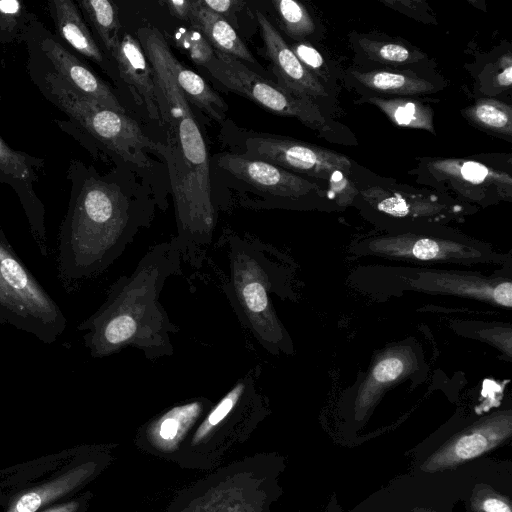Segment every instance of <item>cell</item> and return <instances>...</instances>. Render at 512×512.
<instances>
[{
    "mask_svg": "<svg viewBox=\"0 0 512 512\" xmlns=\"http://www.w3.org/2000/svg\"><path fill=\"white\" fill-rule=\"evenodd\" d=\"M138 37L152 68L160 125L166 127L162 155L172 186L182 261L199 267L216 225L206 143L188 99L172 74L166 40L153 27L139 29Z\"/></svg>",
    "mask_w": 512,
    "mask_h": 512,
    "instance_id": "obj_1",
    "label": "cell"
},
{
    "mask_svg": "<svg viewBox=\"0 0 512 512\" xmlns=\"http://www.w3.org/2000/svg\"><path fill=\"white\" fill-rule=\"evenodd\" d=\"M181 262L174 237L151 247L131 274L109 287L105 301L77 327L91 357L104 358L127 347L152 361L173 355L171 334L179 329L159 297L166 280L181 273Z\"/></svg>",
    "mask_w": 512,
    "mask_h": 512,
    "instance_id": "obj_2",
    "label": "cell"
},
{
    "mask_svg": "<svg viewBox=\"0 0 512 512\" xmlns=\"http://www.w3.org/2000/svg\"><path fill=\"white\" fill-rule=\"evenodd\" d=\"M140 224L119 188L87 180L61 228L59 276L80 281L101 274L122 255Z\"/></svg>",
    "mask_w": 512,
    "mask_h": 512,
    "instance_id": "obj_3",
    "label": "cell"
},
{
    "mask_svg": "<svg viewBox=\"0 0 512 512\" xmlns=\"http://www.w3.org/2000/svg\"><path fill=\"white\" fill-rule=\"evenodd\" d=\"M228 276L222 284L238 320L270 354L293 353L290 335L279 319L273 297L287 293V267L270 245L252 237H227Z\"/></svg>",
    "mask_w": 512,
    "mask_h": 512,
    "instance_id": "obj_4",
    "label": "cell"
},
{
    "mask_svg": "<svg viewBox=\"0 0 512 512\" xmlns=\"http://www.w3.org/2000/svg\"><path fill=\"white\" fill-rule=\"evenodd\" d=\"M256 366L214 403L185 442L176 463L182 469L209 471L247 442L270 414L269 400L258 386Z\"/></svg>",
    "mask_w": 512,
    "mask_h": 512,
    "instance_id": "obj_5",
    "label": "cell"
},
{
    "mask_svg": "<svg viewBox=\"0 0 512 512\" xmlns=\"http://www.w3.org/2000/svg\"><path fill=\"white\" fill-rule=\"evenodd\" d=\"M279 472L273 453L243 457L180 490L163 512H270L279 496Z\"/></svg>",
    "mask_w": 512,
    "mask_h": 512,
    "instance_id": "obj_6",
    "label": "cell"
},
{
    "mask_svg": "<svg viewBox=\"0 0 512 512\" xmlns=\"http://www.w3.org/2000/svg\"><path fill=\"white\" fill-rule=\"evenodd\" d=\"M46 84L58 107L124 160L139 167H149L145 149L163 154L164 144L152 141L125 113L97 106L81 98L57 74H48Z\"/></svg>",
    "mask_w": 512,
    "mask_h": 512,
    "instance_id": "obj_7",
    "label": "cell"
},
{
    "mask_svg": "<svg viewBox=\"0 0 512 512\" xmlns=\"http://www.w3.org/2000/svg\"><path fill=\"white\" fill-rule=\"evenodd\" d=\"M359 255L420 264H504L507 260L487 244L465 238L401 231L371 237L355 244Z\"/></svg>",
    "mask_w": 512,
    "mask_h": 512,
    "instance_id": "obj_8",
    "label": "cell"
},
{
    "mask_svg": "<svg viewBox=\"0 0 512 512\" xmlns=\"http://www.w3.org/2000/svg\"><path fill=\"white\" fill-rule=\"evenodd\" d=\"M226 89L238 93L261 107L283 116L299 119L311 129L328 130L327 119L311 99L296 96L247 68L239 59L214 50L204 66Z\"/></svg>",
    "mask_w": 512,
    "mask_h": 512,
    "instance_id": "obj_9",
    "label": "cell"
},
{
    "mask_svg": "<svg viewBox=\"0 0 512 512\" xmlns=\"http://www.w3.org/2000/svg\"><path fill=\"white\" fill-rule=\"evenodd\" d=\"M424 176L431 185L448 188L470 201L486 204L510 200V174L470 159L438 158L424 163Z\"/></svg>",
    "mask_w": 512,
    "mask_h": 512,
    "instance_id": "obj_10",
    "label": "cell"
},
{
    "mask_svg": "<svg viewBox=\"0 0 512 512\" xmlns=\"http://www.w3.org/2000/svg\"><path fill=\"white\" fill-rule=\"evenodd\" d=\"M214 402L197 396L159 412L136 431L135 446L145 454L177 463L188 437Z\"/></svg>",
    "mask_w": 512,
    "mask_h": 512,
    "instance_id": "obj_11",
    "label": "cell"
},
{
    "mask_svg": "<svg viewBox=\"0 0 512 512\" xmlns=\"http://www.w3.org/2000/svg\"><path fill=\"white\" fill-rule=\"evenodd\" d=\"M396 276L411 290L478 300L506 309L512 306V282L503 276L427 268L400 269Z\"/></svg>",
    "mask_w": 512,
    "mask_h": 512,
    "instance_id": "obj_12",
    "label": "cell"
},
{
    "mask_svg": "<svg viewBox=\"0 0 512 512\" xmlns=\"http://www.w3.org/2000/svg\"><path fill=\"white\" fill-rule=\"evenodd\" d=\"M245 147L253 159L326 181L335 170L351 173L352 164L345 155L301 141L258 134L247 138Z\"/></svg>",
    "mask_w": 512,
    "mask_h": 512,
    "instance_id": "obj_13",
    "label": "cell"
},
{
    "mask_svg": "<svg viewBox=\"0 0 512 512\" xmlns=\"http://www.w3.org/2000/svg\"><path fill=\"white\" fill-rule=\"evenodd\" d=\"M0 278L30 318L41 327L49 343L55 342L66 328L60 307L25 267L0 230Z\"/></svg>",
    "mask_w": 512,
    "mask_h": 512,
    "instance_id": "obj_14",
    "label": "cell"
},
{
    "mask_svg": "<svg viewBox=\"0 0 512 512\" xmlns=\"http://www.w3.org/2000/svg\"><path fill=\"white\" fill-rule=\"evenodd\" d=\"M512 435V410L494 412L454 434L421 465L426 473L455 468L495 449Z\"/></svg>",
    "mask_w": 512,
    "mask_h": 512,
    "instance_id": "obj_15",
    "label": "cell"
},
{
    "mask_svg": "<svg viewBox=\"0 0 512 512\" xmlns=\"http://www.w3.org/2000/svg\"><path fill=\"white\" fill-rule=\"evenodd\" d=\"M419 369L416 348L399 344L376 356L366 378L361 382L354 401V417L363 420L386 390Z\"/></svg>",
    "mask_w": 512,
    "mask_h": 512,
    "instance_id": "obj_16",
    "label": "cell"
},
{
    "mask_svg": "<svg viewBox=\"0 0 512 512\" xmlns=\"http://www.w3.org/2000/svg\"><path fill=\"white\" fill-rule=\"evenodd\" d=\"M219 164L236 178L274 196L300 198L321 192L316 183L260 159L229 154L221 157Z\"/></svg>",
    "mask_w": 512,
    "mask_h": 512,
    "instance_id": "obj_17",
    "label": "cell"
},
{
    "mask_svg": "<svg viewBox=\"0 0 512 512\" xmlns=\"http://www.w3.org/2000/svg\"><path fill=\"white\" fill-rule=\"evenodd\" d=\"M256 18L267 56L285 89L296 96L309 99L326 96L323 84L304 67L265 15L257 11Z\"/></svg>",
    "mask_w": 512,
    "mask_h": 512,
    "instance_id": "obj_18",
    "label": "cell"
},
{
    "mask_svg": "<svg viewBox=\"0 0 512 512\" xmlns=\"http://www.w3.org/2000/svg\"><path fill=\"white\" fill-rule=\"evenodd\" d=\"M375 210L393 218L439 221L462 211L458 205L440 201L434 196L391 190L382 186H371L359 192Z\"/></svg>",
    "mask_w": 512,
    "mask_h": 512,
    "instance_id": "obj_19",
    "label": "cell"
},
{
    "mask_svg": "<svg viewBox=\"0 0 512 512\" xmlns=\"http://www.w3.org/2000/svg\"><path fill=\"white\" fill-rule=\"evenodd\" d=\"M42 49L60 79L78 96L116 112L125 113L109 86L53 39H46Z\"/></svg>",
    "mask_w": 512,
    "mask_h": 512,
    "instance_id": "obj_20",
    "label": "cell"
},
{
    "mask_svg": "<svg viewBox=\"0 0 512 512\" xmlns=\"http://www.w3.org/2000/svg\"><path fill=\"white\" fill-rule=\"evenodd\" d=\"M119 73L131 89L138 103L145 108L148 116L161 124L156 86L151 65L137 39L130 34L120 38L119 45L112 54Z\"/></svg>",
    "mask_w": 512,
    "mask_h": 512,
    "instance_id": "obj_21",
    "label": "cell"
},
{
    "mask_svg": "<svg viewBox=\"0 0 512 512\" xmlns=\"http://www.w3.org/2000/svg\"><path fill=\"white\" fill-rule=\"evenodd\" d=\"M110 455L103 454L96 460L87 461L56 480L32 489L9 508L7 512H37L42 506L70 492L100 472L109 463Z\"/></svg>",
    "mask_w": 512,
    "mask_h": 512,
    "instance_id": "obj_22",
    "label": "cell"
},
{
    "mask_svg": "<svg viewBox=\"0 0 512 512\" xmlns=\"http://www.w3.org/2000/svg\"><path fill=\"white\" fill-rule=\"evenodd\" d=\"M208 40L214 50L249 63H256L253 54L222 15L214 13L197 1H192L190 20Z\"/></svg>",
    "mask_w": 512,
    "mask_h": 512,
    "instance_id": "obj_23",
    "label": "cell"
},
{
    "mask_svg": "<svg viewBox=\"0 0 512 512\" xmlns=\"http://www.w3.org/2000/svg\"><path fill=\"white\" fill-rule=\"evenodd\" d=\"M168 62L175 81L186 98L217 121H222L227 111L223 99L197 73L186 68L168 51Z\"/></svg>",
    "mask_w": 512,
    "mask_h": 512,
    "instance_id": "obj_24",
    "label": "cell"
},
{
    "mask_svg": "<svg viewBox=\"0 0 512 512\" xmlns=\"http://www.w3.org/2000/svg\"><path fill=\"white\" fill-rule=\"evenodd\" d=\"M56 27L62 38L79 53L101 64L103 55L78 8L70 0H55L52 2Z\"/></svg>",
    "mask_w": 512,
    "mask_h": 512,
    "instance_id": "obj_25",
    "label": "cell"
},
{
    "mask_svg": "<svg viewBox=\"0 0 512 512\" xmlns=\"http://www.w3.org/2000/svg\"><path fill=\"white\" fill-rule=\"evenodd\" d=\"M354 79L368 89L387 95L411 96L433 91V85L413 74L387 70L356 71Z\"/></svg>",
    "mask_w": 512,
    "mask_h": 512,
    "instance_id": "obj_26",
    "label": "cell"
},
{
    "mask_svg": "<svg viewBox=\"0 0 512 512\" xmlns=\"http://www.w3.org/2000/svg\"><path fill=\"white\" fill-rule=\"evenodd\" d=\"M366 101L377 106L398 127L422 129L435 134L434 112L430 106L418 100L373 96Z\"/></svg>",
    "mask_w": 512,
    "mask_h": 512,
    "instance_id": "obj_27",
    "label": "cell"
},
{
    "mask_svg": "<svg viewBox=\"0 0 512 512\" xmlns=\"http://www.w3.org/2000/svg\"><path fill=\"white\" fill-rule=\"evenodd\" d=\"M463 114L475 125L501 134L512 136V108L496 99H479L463 110Z\"/></svg>",
    "mask_w": 512,
    "mask_h": 512,
    "instance_id": "obj_28",
    "label": "cell"
},
{
    "mask_svg": "<svg viewBox=\"0 0 512 512\" xmlns=\"http://www.w3.org/2000/svg\"><path fill=\"white\" fill-rule=\"evenodd\" d=\"M80 6L112 55L120 42L117 8L108 0H84Z\"/></svg>",
    "mask_w": 512,
    "mask_h": 512,
    "instance_id": "obj_29",
    "label": "cell"
},
{
    "mask_svg": "<svg viewBox=\"0 0 512 512\" xmlns=\"http://www.w3.org/2000/svg\"><path fill=\"white\" fill-rule=\"evenodd\" d=\"M358 45L368 59L381 64H412L425 57L419 50L394 41L376 40L360 36Z\"/></svg>",
    "mask_w": 512,
    "mask_h": 512,
    "instance_id": "obj_30",
    "label": "cell"
},
{
    "mask_svg": "<svg viewBox=\"0 0 512 512\" xmlns=\"http://www.w3.org/2000/svg\"><path fill=\"white\" fill-rule=\"evenodd\" d=\"M273 4L286 32L291 37L302 38L313 33L314 22L301 3L294 0H278L273 1Z\"/></svg>",
    "mask_w": 512,
    "mask_h": 512,
    "instance_id": "obj_31",
    "label": "cell"
},
{
    "mask_svg": "<svg viewBox=\"0 0 512 512\" xmlns=\"http://www.w3.org/2000/svg\"><path fill=\"white\" fill-rule=\"evenodd\" d=\"M456 331H465L462 332L463 335L470 334L471 336L485 340L487 342L492 343L498 349H500L504 354L508 357H511V326L504 324H487V323H479L473 324L470 322H460L456 321L453 324Z\"/></svg>",
    "mask_w": 512,
    "mask_h": 512,
    "instance_id": "obj_32",
    "label": "cell"
},
{
    "mask_svg": "<svg viewBox=\"0 0 512 512\" xmlns=\"http://www.w3.org/2000/svg\"><path fill=\"white\" fill-rule=\"evenodd\" d=\"M177 46L196 64L205 66L214 57V48L196 28L179 29L175 34Z\"/></svg>",
    "mask_w": 512,
    "mask_h": 512,
    "instance_id": "obj_33",
    "label": "cell"
},
{
    "mask_svg": "<svg viewBox=\"0 0 512 512\" xmlns=\"http://www.w3.org/2000/svg\"><path fill=\"white\" fill-rule=\"evenodd\" d=\"M0 308L9 313L16 322L17 328L31 333L40 341L50 344L47 335L28 315L24 307L19 303L0 278Z\"/></svg>",
    "mask_w": 512,
    "mask_h": 512,
    "instance_id": "obj_34",
    "label": "cell"
},
{
    "mask_svg": "<svg viewBox=\"0 0 512 512\" xmlns=\"http://www.w3.org/2000/svg\"><path fill=\"white\" fill-rule=\"evenodd\" d=\"M470 505L474 512H512L510 500L486 486L474 489Z\"/></svg>",
    "mask_w": 512,
    "mask_h": 512,
    "instance_id": "obj_35",
    "label": "cell"
},
{
    "mask_svg": "<svg viewBox=\"0 0 512 512\" xmlns=\"http://www.w3.org/2000/svg\"><path fill=\"white\" fill-rule=\"evenodd\" d=\"M0 175L25 180L31 176L26 156L9 148L0 138Z\"/></svg>",
    "mask_w": 512,
    "mask_h": 512,
    "instance_id": "obj_36",
    "label": "cell"
},
{
    "mask_svg": "<svg viewBox=\"0 0 512 512\" xmlns=\"http://www.w3.org/2000/svg\"><path fill=\"white\" fill-rule=\"evenodd\" d=\"M350 175L342 170H335L327 180L329 183L328 195L339 206L350 205L359 193L355 184L350 180Z\"/></svg>",
    "mask_w": 512,
    "mask_h": 512,
    "instance_id": "obj_37",
    "label": "cell"
},
{
    "mask_svg": "<svg viewBox=\"0 0 512 512\" xmlns=\"http://www.w3.org/2000/svg\"><path fill=\"white\" fill-rule=\"evenodd\" d=\"M291 49L309 72L316 77L318 75L327 79L324 59L316 48L310 44L300 42L294 44Z\"/></svg>",
    "mask_w": 512,
    "mask_h": 512,
    "instance_id": "obj_38",
    "label": "cell"
},
{
    "mask_svg": "<svg viewBox=\"0 0 512 512\" xmlns=\"http://www.w3.org/2000/svg\"><path fill=\"white\" fill-rule=\"evenodd\" d=\"M385 5L389 6L390 8H393L399 12H402L406 15H410L411 17H414L415 19L427 21L425 16L432 19L431 14H427L426 10L429 9L426 2L423 1H397V0H386L382 1Z\"/></svg>",
    "mask_w": 512,
    "mask_h": 512,
    "instance_id": "obj_39",
    "label": "cell"
},
{
    "mask_svg": "<svg viewBox=\"0 0 512 512\" xmlns=\"http://www.w3.org/2000/svg\"><path fill=\"white\" fill-rule=\"evenodd\" d=\"M492 75V86L508 89L512 83V58L510 52L503 55L496 64Z\"/></svg>",
    "mask_w": 512,
    "mask_h": 512,
    "instance_id": "obj_40",
    "label": "cell"
},
{
    "mask_svg": "<svg viewBox=\"0 0 512 512\" xmlns=\"http://www.w3.org/2000/svg\"><path fill=\"white\" fill-rule=\"evenodd\" d=\"M200 4L219 15L235 12L244 5L238 0H199Z\"/></svg>",
    "mask_w": 512,
    "mask_h": 512,
    "instance_id": "obj_41",
    "label": "cell"
},
{
    "mask_svg": "<svg viewBox=\"0 0 512 512\" xmlns=\"http://www.w3.org/2000/svg\"><path fill=\"white\" fill-rule=\"evenodd\" d=\"M165 3L172 15L181 20H190L192 1L168 0Z\"/></svg>",
    "mask_w": 512,
    "mask_h": 512,
    "instance_id": "obj_42",
    "label": "cell"
},
{
    "mask_svg": "<svg viewBox=\"0 0 512 512\" xmlns=\"http://www.w3.org/2000/svg\"><path fill=\"white\" fill-rule=\"evenodd\" d=\"M80 502L73 501L66 504H62L56 507H53L44 512H77L80 507Z\"/></svg>",
    "mask_w": 512,
    "mask_h": 512,
    "instance_id": "obj_43",
    "label": "cell"
},
{
    "mask_svg": "<svg viewBox=\"0 0 512 512\" xmlns=\"http://www.w3.org/2000/svg\"><path fill=\"white\" fill-rule=\"evenodd\" d=\"M0 322L11 324L17 328L16 322L13 319V317L9 313H7L5 310H3L2 308H0Z\"/></svg>",
    "mask_w": 512,
    "mask_h": 512,
    "instance_id": "obj_44",
    "label": "cell"
}]
</instances>
